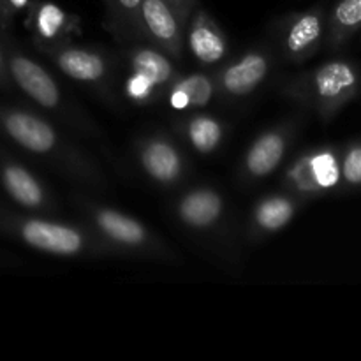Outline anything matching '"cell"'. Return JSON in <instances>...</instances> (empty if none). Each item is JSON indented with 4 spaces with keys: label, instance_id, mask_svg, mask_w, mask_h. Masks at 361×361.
<instances>
[{
    "label": "cell",
    "instance_id": "obj_11",
    "mask_svg": "<svg viewBox=\"0 0 361 361\" xmlns=\"http://www.w3.org/2000/svg\"><path fill=\"white\" fill-rule=\"evenodd\" d=\"M298 129V118H291L263 130L243 154L240 162V180L245 185H252L274 175L295 143Z\"/></svg>",
    "mask_w": 361,
    "mask_h": 361
},
{
    "label": "cell",
    "instance_id": "obj_16",
    "mask_svg": "<svg viewBox=\"0 0 361 361\" xmlns=\"http://www.w3.org/2000/svg\"><path fill=\"white\" fill-rule=\"evenodd\" d=\"M25 23L37 49L73 41L74 35L80 32V20L48 0H34L28 4Z\"/></svg>",
    "mask_w": 361,
    "mask_h": 361
},
{
    "label": "cell",
    "instance_id": "obj_3",
    "mask_svg": "<svg viewBox=\"0 0 361 361\" xmlns=\"http://www.w3.org/2000/svg\"><path fill=\"white\" fill-rule=\"evenodd\" d=\"M73 203L83 219L81 222L88 226L115 256L145 257L162 263L182 261V256L140 219L83 194H74Z\"/></svg>",
    "mask_w": 361,
    "mask_h": 361
},
{
    "label": "cell",
    "instance_id": "obj_10",
    "mask_svg": "<svg viewBox=\"0 0 361 361\" xmlns=\"http://www.w3.org/2000/svg\"><path fill=\"white\" fill-rule=\"evenodd\" d=\"M326 39V11L323 7L293 13L275 25V49L279 56L291 63L312 59Z\"/></svg>",
    "mask_w": 361,
    "mask_h": 361
},
{
    "label": "cell",
    "instance_id": "obj_4",
    "mask_svg": "<svg viewBox=\"0 0 361 361\" xmlns=\"http://www.w3.org/2000/svg\"><path fill=\"white\" fill-rule=\"evenodd\" d=\"M2 46L11 81L14 87L23 92L25 97L69 126L71 129L87 134L88 137L101 136V129L95 120L71 95L63 92L59 80L41 62L18 48L14 42L9 41V37L4 39Z\"/></svg>",
    "mask_w": 361,
    "mask_h": 361
},
{
    "label": "cell",
    "instance_id": "obj_9",
    "mask_svg": "<svg viewBox=\"0 0 361 361\" xmlns=\"http://www.w3.org/2000/svg\"><path fill=\"white\" fill-rule=\"evenodd\" d=\"M178 224L207 240H221L228 235V203L215 187H190L173 203Z\"/></svg>",
    "mask_w": 361,
    "mask_h": 361
},
{
    "label": "cell",
    "instance_id": "obj_12",
    "mask_svg": "<svg viewBox=\"0 0 361 361\" xmlns=\"http://www.w3.org/2000/svg\"><path fill=\"white\" fill-rule=\"evenodd\" d=\"M134 157L141 173L164 189L180 185L189 171L185 154L175 137L166 133H152L137 140Z\"/></svg>",
    "mask_w": 361,
    "mask_h": 361
},
{
    "label": "cell",
    "instance_id": "obj_20",
    "mask_svg": "<svg viewBox=\"0 0 361 361\" xmlns=\"http://www.w3.org/2000/svg\"><path fill=\"white\" fill-rule=\"evenodd\" d=\"M175 130L180 140L200 155L215 154L228 136L226 123L208 113H194L178 120Z\"/></svg>",
    "mask_w": 361,
    "mask_h": 361
},
{
    "label": "cell",
    "instance_id": "obj_13",
    "mask_svg": "<svg viewBox=\"0 0 361 361\" xmlns=\"http://www.w3.org/2000/svg\"><path fill=\"white\" fill-rule=\"evenodd\" d=\"M0 185L16 207L32 214L53 215L60 210L49 187L35 173L0 148Z\"/></svg>",
    "mask_w": 361,
    "mask_h": 361
},
{
    "label": "cell",
    "instance_id": "obj_26",
    "mask_svg": "<svg viewBox=\"0 0 361 361\" xmlns=\"http://www.w3.org/2000/svg\"><path fill=\"white\" fill-rule=\"evenodd\" d=\"M164 2L178 14L180 21H182L183 25H187L190 13H192L194 7L197 6V0H164Z\"/></svg>",
    "mask_w": 361,
    "mask_h": 361
},
{
    "label": "cell",
    "instance_id": "obj_23",
    "mask_svg": "<svg viewBox=\"0 0 361 361\" xmlns=\"http://www.w3.org/2000/svg\"><path fill=\"white\" fill-rule=\"evenodd\" d=\"M361 187V140H355L341 150V189Z\"/></svg>",
    "mask_w": 361,
    "mask_h": 361
},
{
    "label": "cell",
    "instance_id": "obj_21",
    "mask_svg": "<svg viewBox=\"0 0 361 361\" xmlns=\"http://www.w3.org/2000/svg\"><path fill=\"white\" fill-rule=\"evenodd\" d=\"M141 4L143 0H104L106 27L122 44L143 41Z\"/></svg>",
    "mask_w": 361,
    "mask_h": 361
},
{
    "label": "cell",
    "instance_id": "obj_5",
    "mask_svg": "<svg viewBox=\"0 0 361 361\" xmlns=\"http://www.w3.org/2000/svg\"><path fill=\"white\" fill-rule=\"evenodd\" d=\"M361 73L349 60H328L307 73L291 78L282 87V94L296 104L312 109L328 122L360 94Z\"/></svg>",
    "mask_w": 361,
    "mask_h": 361
},
{
    "label": "cell",
    "instance_id": "obj_2",
    "mask_svg": "<svg viewBox=\"0 0 361 361\" xmlns=\"http://www.w3.org/2000/svg\"><path fill=\"white\" fill-rule=\"evenodd\" d=\"M0 233L21 245L56 257H116L83 222L59 221L44 214L18 212L0 204Z\"/></svg>",
    "mask_w": 361,
    "mask_h": 361
},
{
    "label": "cell",
    "instance_id": "obj_25",
    "mask_svg": "<svg viewBox=\"0 0 361 361\" xmlns=\"http://www.w3.org/2000/svg\"><path fill=\"white\" fill-rule=\"evenodd\" d=\"M28 0H0V27L7 30L18 11L23 9Z\"/></svg>",
    "mask_w": 361,
    "mask_h": 361
},
{
    "label": "cell",
    "instance_id": "obj_18",
    "mask_svg": "<svg viewBox=\"0 0 361 361\" xmlns=\"http://www.w3.org/2000/svg\"><path fill=\"white\" fill-rule=\"evenodd\" d=\"M123 49V59H126L129 71L145 74L152 83L157 87V90L166 92V88L175 81L178 76L176 69V60L162 51L157 46L150 44L147 41H137L133 44H126Z\"/></svg>",
    "mask_w": 361,
    "mask_h": 361
},
{
    "label": "cell",
    "instance_id": "obj_22",
    "mask_svg": "<svg viewBox=\"0 0 361 361\" xmlns=\"http://www.w3.org/2000/svg\"><path fill=\"white\" fill-rule=\"evenodd\" d=\"M358 30H361V0H338L326 14L324 42L328 48H341Z\"/></svg>",
    "mask_w": 361,
    "mask_h": 361
},
{
    "label": "cell",
    "instance_id": "obj_24",
    "mask_svg": "<svg viewBox=\"0 0 361 361\" xmlns=\"http://www.w3.org/2000/svg\"><path fill=\"white\" fill-rule=\"evenodd\" d=\"M159 94L161 92L157 90V87L145 74L136 73V71H129L126 81H123V95L129 101H133L134 104L145 106L157 101Z\"/></svg>",
    "mask_w": 361,
    "mask_h": 361
},
{
    "label": "cell",
    "instance_id": "obj_17",
    "mask_svg": "<svg viewBox=\"0 0 361 361\" xmlns=\"http://www.w3.org/2000/svg\"><path fill=\"white\" fill-rule=\"evenodd\" d=\"M303 201L288 190L263 196L247 219V236L250 240H264L277 235L296 217Z\"/></svg>",
    "mask_w": 361,
    "mask_h": 361
},
{
    "label": "cell",
    "instance_id": "obj_27",
    "mask_svg": "<svg viewBox=\"0 0 361 361\" xmlns=\"http://www.w3.org/2000/svg\"><path fill=\"white\" fill-rule=\"evenodd\" d=\"M14 85L11 81L9 71H7V63H6V55H4V46L0 42V90H13Z\"/></svg>",
    "mask_w": 361,
    "mask_h": 361
},
{
    "label": "cell",
    "instance_id": "obj_14",
    "mask_svg": "<svg viewBox=\"0 0 361 361\" xmlns=\"http://www.w3.org/2000/svg\"><path fill=\"white\" fill-rule=\"evenodd\" d=\"M185 48L203 69L214 71L229 56L228 35L200 4L187 20Z\"/></svg>",
    "mask_w": 361,
    "mask_h": 361
},
{
    "label": "cell",
    "instance_id": "obj_19",
    "mask_svg": "<svg viewBox=\"0 0 361 361\" xmlns=\"http://www.w3.org/2000/svg\"><path fill=\"white\" fill-rule=\"evenodd\" d=\"M169 108L175 111H196L203 109L217 97L214 71L178 74L171 85L166 88Z\"/></svg>",
    "mask_w": 361,
    "mask_h": 361
},
{
    "label": "cell",
    "instance_id": "obj_15",
    "mask_svg": "<svg viewBox=\"0 0 361 361\" xmlns=\"http://www.w3.org/2000/svg\"><path fill=\"white\" fill-rule=\"evenodd\" d=\"M143 41L157 46L175 60L185 51V25L164 0H143L141 4Z\"/></svg>",
    "mask_w": 361,
    "mask_h": 361
},
{
    "label": "cell",
    "instance_id": "obj_1",
    "mask_svg": "<svg viewBox=\"0 0 361 361\" xmlns=\"http://www.w3.org/2000/svg\"><path fill=\"white\" fill-rule=\"evenodd\" d=\"M0 130L14 145L46 161L71 182L95 192L108 190V176L97 161L46 116L21 106L0 104Z\"/></svg>",
    "mask_w": 361,
    "mask_h": 361
},
{
    "label": "cell",
    "instance_id": "obj_28",
    "mask_svg": "<svg viewBox=\"0 0 361 361\" xmlns=\"http://www.w3.org/2000/svg\"><path fill=\"white\" fill-rule=\"evenodd\" d=\"M7 261H9V257H7L6 254H0V264H6Z\"/></svg>",
    "mask_w": 361,
    "mask_h": 361
},
{
    "label": "cell",
    "instance_id": "obj_7",
    "mask_svg": "<svg viewBox=\"0 0 361 361\" xmlns=\"http://www.w3.org/2000/svg\"><path fill=\"white\" fill-rule=\"evenodd\" d=\"M282 189L303 203L341 189V148L323 145L296 155L284 169Z\"/></svg>",
    "mask_w": 361,
    "mask_h": 361
},
{
    "label": "cell",
    "instance_id": "obj_6",
    "mask_svg": "<svg viewBox=\"0 0 361 361\" xmlns=\"http://www.w3.org/2000/svg\"><path fill=\"white\" fill-rule=\"evenodd\" d=\"M53 63L59 73L76 83L85 85L106 101H115L113 83H115V59L108 51L94 46L76 44L74 41L60 42L37 49Z\"/></svg>",
    "mask_w": 361,
    "mask_h": 361
},
{
    "label": "cell",
    "instance_id": "obj_8",
    "mask_svg": "<svg viewBox=\"0 0 361 361\" xmlns=\"http://www.w3.org/2000/svg\"><path fill=\"white\" fill-rule=\"evenodd\" d=\"M275 51L270 46H254L214 69L217 95L224 101H242L250 97L271 73Z\"/></svg>",
    "mask_w": 361,
    "mask_h": 361
}]
</instances>
